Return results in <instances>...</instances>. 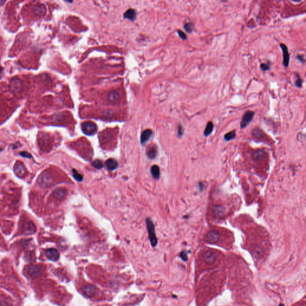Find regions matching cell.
Masks as SVG:
<instances>
[{
  "label": "cell",
  "mask_w": 306,
  "mask_h": 306,
  "mask_svg": "<svg viewBox=\"0 0 306 306\" xmlns=\"http://www.w3.org/2000/svg\"><path fill=\"white\" fill-rule=\"evenodd\" d=\"M236 136V130H232V131H231V132H228V133H227V134L225 135V140L227 141L232 140L234 138H235Z\"/></svg>",
  "instance_id": "cell-23"
},
{
  "label": "cell",
  "mask_w": 306,
  "mask_h": 306,
  "mask_svg": "<svg viewBox=\"0 0 306 306\" xmlns=\"http://www.w3.org/2000/svg\"><path fill=\"white\" fill-rule=\"evenodd\" d=\"M255 113L252 111H247L244 114L241 122H240V127L242 129L245 128L253 120L254 117Z\"/></svg>",
  "instance_id": "cell-5"
},
{
  "label": "cell",
  "mask_w": 306,
  "mask_h": 306,
  "mask_svg": "<svg viewBox=\"0 0 306 306\" xmlns=\"http://www.w3.org/2000/svg\"><path fill=\"white\" fill-rule=\"evenodd\" d=\"M280 47L283 52V65L286 68H287L289 66L290 61V55L288 48L284 43H281Z\"/></svg>",
  "instance_id": "cell-7"
},
{
  "label": "cell",
  "mask_w": 306,
  "mask_h": 306,
  "mask_svg": "<svg viewBox=\"0 0 306 306\" xmlns=\"http://www.w3.org/2000/svg\"><path fill=\"white\" fill-rule=\"evenodd\" d=\"M82 131L87 135H93L97 132V126L92 122H86L82 124Z\"/></svg>",
  "instance_id": "cell-2"
},
{
  "label": "cell",
  "mask_w": 306,
  "mask_h": 306,
  "mask_svg": "<svg viewBox=\"0 0 306 306\" xmlns=\"http://www.w3.org/2000/svg\"><path fill=\"white\" fill-rule=\"evenodd\" d=\"M120 95L117 92H112L108 95V100L111 102H116L119 101Z\"/></svg>",
  "instance_id": "cell-21"
},
{
  "label": "cell",
  "mask_w": 306,
  "mask_h": 306,
  "mask_svg": "<svg viewBox=\"0 0 306 306\" xmlns=\"http://www.w3.org/2000/svg\"><path fill=\"white\" fill-rule=\"evenodd\" d=\"M96 291V288L95 286L89 284L85 286L82 289L83 294L87 297H92L95 295Z\"/></svg>",
  "instance_id": "cell-9"
},
{
  "label": "cell",
  "mask_w": 306,
  "mask_h": 306,
  "mask_svg": "<svg viewBox=\"0 0 306 306\" xmlns=\"http://www.w3.org/2000/svg\"><path fill=\"white\" fill-rule=\"evenodd\" d=\"M146 223L147 230H148L149 239H150L151 244L152 245V246L154 247L157 244V239L156 232H155L154 225L152 220H150V218H148L146 220Z\"/></svg>",
  "instance_id": "cell-1"
},
{
  "label": "cell",
  "mask_w": 306,
  "mask_h": 306,
  "mask_svg": "<svg viewBox=\"0 0 306 306\" xmlns=\"http://www.w3.org/2000/svg\"><path fill=\"white\" fill-rule=\"evenodd\" d=\"M34 13L39 17H43L46 13V8L43 4H37L34 8Z\"/></svg>",
  "instance_id": "cell-13"
},
{
  "label": "cell",
  "mask_w": 306,
  "mask_h": 306,
  "mask_svg": "<svg viewBox=\"0 0 306 306\" xmlns=\"http://www.w3.org/2000/svg\"><path fill=\"white\" fill-rule=\"evenodd\" d=\"M21 155L22 156L24 157H26V158H31V154H29V153H27V152H22L21 153Z\"/></svg>",
  "instance_id": "cell-33"
},
{
  "label": "cell",
  "mask_w": 306,
  "mask_h": 306,
  "mask_svg": "<svg viewBox=\"0 0 306 306\" xmlns=\"http://www.w3.org/2000/svg\"><path fill=\"white\" fill-rule=\"evenodd\" d=\"M45 255L47 258L53 261H56L59 258V253L55 249H49L45 252Z\"/></svg>",
  "instance_id": "cell-8"
},
{
  "label": "cell",
  "mask_w": 306,
  "mask_h": 306,
  "mask_svg": "<svg viewBox=\"0 0 306 306\" xmlns=\"http://www.w3.org/2000/svg\"><path fill=\"white\" fill-rule=\"evenodd\" d=\"M52 181L53 179L52 177L47 173H42L37 179V184L40 187L44 188L49 187L52 184Z\"/></svg>",
  "instance_id": "cell-3"
},
{
  "label": "cell",
  "mask_w": 306,
  "mask_h": 306,
  "mask_svg": "<svg viewBox=\"0 0 306 306\" xmlns=\"http://www.w3.org/2000/svg\"><path fill=\"white\" fill-rule=\"evenodd\" d=\"M212 212H213L214 217H215L217 218L221 217L222 216H223L224 215V207L221 205H216L213 208Z\"/></svg>",
  "instance_id": "cell-14"
},
{
  "label": "cell",
  "mask_w": 306,
  "mask_h": 306,
  "mask_svg": "<svg viewBox=\"0 0 306 306\" xmlns=\"http://www.w3.org/2000/svg\"><path fill=\"white\" fill-rule=\"evenodd\" d=\"M14 172L17 176L22 177L25 175L26 170L23 164L21 162H18L15 165Z\"/></svg>",
  "instance_id": "cell-12"
},
{
  "label": "cell",
  "mask_w": 306,
  "mask_h": 306,
  "mask_svg": "<svg viewBox=\"0 0 306 306\" xmlns=\"http://www.w3.org/2000/svg\"><path fill=\"white\" fill-rule=\"evenodd\" d=\"M136 13L134 9H129L124 14V17L130 21H134L136 19Z\"/></svg>",
  "instance_id": "cell-18"
},
{
  "label": "cell",
  "mask_w": 306,
  "mask_h": 306,
  "mask_svg": "<svg viewBox=\"0 0 306 306\" xmlns=\"http://www.w3.org/2000/svg\"><path fill=\"white\" fill-rule=\"evenodd\" d=\"M151 174L154 179L157 180L159 178L160 175V168L158 166H157V165L153 166L151 169Z\"/></svg>",
  "instance_id": "cell-19"
},
{
  "label": "cell",
  "mask_w": 306,
  "mask_h": 306,
  "mask_svg": "<svg viewBox=\"0 0 306 306\" xmlns=\"http://www.w3.org/2000/svg\"><path fill=\"white\" fill-rule=\"evenodd\" d=\"M177 32L180 36V37L181 39H182L183 40H185L187 39V36L186 35V34L184 33V32H183L182 31H180V30H178L177 31Z\"/></svg>",
  "instance_id": "cell-30"
},
{
  "label": "cell",
  "mask_w": 306,
  "mask_h": 306,
  "mask_svg": "<svg viewBox=\"0 0 306 306\" xmlns=\"http://www.w3.org/2000/svg\"><path fill=\"white\" fill-rule=\"evenodd\" d=\"M297 59L301 62L302 63H304L305 62V59H304V56L303 55H298L297 56Z\"/></svg>",
  "instance_id": "cell-34"
},
{
  "label": "cell",
  "mask_w": 306,
  "mask_h": 306,
  "mask_svg": "<svg viewBox=\"0 0 306 306\" xmlns=\"http://www.w3.org/2000/svg\"><path fill=\"white\" fill-rule=\"evenodd\" d=\"M295 86L297 87H298V88L302 87L303 81H302V79H301V77H300V76L299 75H298V76H297V79L295 81Z\"/></svg>",
  "instance_id": "cell-27"
},
{
  "label": "cell",
  "mask_w": 306,
  "mask_h": 306,
  "mask_svg": "<svg viewBox=\"0 0 306 306\" xmlns=\"http://www.w3.org/2000/svg\"><path fill=\"white\" fill-rule=\"evenodd\" d=\"M204 261L209 264L214 263L216 260L215 254L212 251H207L203 254Z\"/></svg>",
  "instance_id": "cell-11"
},
{
  "label": "cell",
  "mask_w": 306,
  "mask_h": 306,
  "mask_svg": "<svg viewBox=\"0 0 306 306\" xmlns=\"http://www.w3.org/2000/svg\"><path fill=\"white\" fill-rule=\"evenodd\" d=\"M36 228L34 224L32 222L25 223L23 227V233L26 235L32 234L35 232Z\"/></svg>",
  "instance_id": "cell-10"
},
{
  "label": "cell",
  "mask_w": 306,
  "mask_h": 306,
  "mask_svg": "<svg viewBox=\"0 0 306 306\" xmlns=\"http://www.w3.org/2000/svg\"><path fill=\"white\" fill-rule=\"evenodd\" d=\"M66 193H67V192L65 189L59 188H56L53 191V194L55 198L58 199H62L66 196Z\"/></svg>",
  "instance_id": "cell-16"
},
{
  "label": "cell",
  "mask_w": 306,
  "mask_h": 306,
  "mask_svg": "<svg viewBox=\"0 0 306 306\" xmlns=\"http://www.w3.org/2000/svg\"><path fill=\"white\" fill-rule=\"evenodd\" d=\"M264 154V152L262 151H257L254 153V157L257 159H259L260 157H263V156Z\"/></svg>",
  "instance_id": "cell-28"
},
{
  "label": "cell",
  "mask_w": 306,
  "mask_h": 306,
  "mask_svg": "<svg viewBox=\"0 0 306 306\" xmlns=\"http://www.w3.org/2000/svg\"><path fill=\"white\" fill-rule=\"evenodd\" d=\"M23 87V83L18 78L13 79L10 82V90L14 93H19Z\"/></svg>",
  "instance_id": "cell-4"
},
{
  "label": "cell",
  "mask_w": 306,
  "mask_h": 306,
  "mask_svg": "<svg viewBox=\"0 0 306 306\" xmlns=\"http://www.w3.org/2000/svg\"><path fill=\"white\" fill-rule=\"evenodd\" d=\"M153 135V131L151 129H146L143 132L141 135V142L144 144L150 139Z\"/></svg>",
  "instance_id": "cell-15"
},
{
  "label": "cell",
  "mask_w": 306,
  "mask_h": 306,
  "mask_svg": "<svg viewBox=\"0 0 306 306\" xmlns=\"http://www.w3.org/2000/svg\"><path fill=\"white\" fill-rule=\"evenodd\" d=\"M220 234L215 230H211L209 231L206 236V240L207 242L210 244H215L220 240Z\"/></svg>",
  "instance_id": "cell-6"
},
{
  "label": "cell",
  "mask_w": 306,
  "mask_h": 306,
  "mask_svg": "<svg viewBox=\"0 0 306 306\" xmlns=\"http://www.w3.org/2000/svg\"><path fill=\"white\" fill-rule=\"evenodd\" d=\"M93 166L96 169H101L102 167V163L99 160H96L93 163Z\"/></svg>",
  "instance_id": "cell-29"
},
{
  "label": "cell",
  "mask_w": 306,
  "mask_h": 306,
  "mask_svg": "<svg viewBox=\"0 0 306 306\" xmlns=\"http://www.w3.org/2000/svg\"><path fill=\"white\" fill-rule=\"evenodd\" d=\"M214 129V123L212 122H209L207 123L206 128L204 129V135L205 136H208L210 135Z\"/></svg>",
  "instance_id": "cell-20"
},
{
  "label": "cell",
  "mask_w": 306,
  "mask_h": 306,
  "mask_svg": "<svg viewBox=\"0 0 306 306\" xmlns=\"http://www.w3.org/2000/svg\"><path fill=\"white\" fill-rule=\"evenodd\" d=\"M270 67H271V63L270 62H268L266 63H261V65H260V68L261 69L264 71H268L270 69Z\"/></svg>",
  "instance_id": "cell-26"
},
{
  "label": "cell",
  "mask_w": 306,
  "mask_h": 306,
  "mask_svg": "<svg viewBox=\"0 0 306 306\" xmlns=\"http://www.w3.org/2000/svg\"><path fill=\"white\" fill-rule=\"evenodd\" d=\"M147 156L150 159H154L156 156V150L154 147H151L147 152Z\"/></svg>",
  "instance_id": "cell-24"
},
{
  "label": "cell",
  "mask_w": 306,
  "mask_h": 306,
  "mask_svg": "<svg viewBox=\"0 0 306 306\" xmlns=\"http://www.w3.org/2000/svg\"><path fill=\"white\" fill-rule=\"evenodd\" d=\"M105 164L108 169L111 170H113L118 167V162L114 159H108L105 162Z\"/></svg>",
  "instance_id": "cell-17"
},
{
  "label": "cell",
  "mask_w": 306,
  "mask_h": 306,
  "mask_svg": "<svg viewBox=\"0 0 306 306\" xmlns=\"http://www.w3.org/2000/svg\"><path fill=\"white\" fill-rule=\"evenodd\" d=\"M180 257H181V258H182L184 261H186L188 260L187 254V252H186L185 251H183V252H182L181 253V254H180Z\"/></svg>",
  "instance_id": "cell-32"
},
{
  "label": "cell",
  "mask_w": 306,
  "mask_h": 306,
  "mask_svg": "<svg viewBox=\"0 0 306 306\" xmlns=\"http://www.w3.org/2000/svg\"><path fill=\"white\" fill-rule=\"evenodd\" d=\"M72 173H73V177L77 181H82V177L80 173H79L76 169L72 170Z\"/></svg>",
  "instance_id": "cell-25"
},
{
  "label": "cell",
  "mask_w": 306,
  "mask_h": 306,
  "mask_svg": "<svg viewBox=\"0 0 306 306\" xmlns=\"http://www.w3.org/2000/svg\"><path fill=\"white\" fill-rule=\"evenodd\" d=\"M184 131V128H183V126L181 125V124H180L179 126H178V136H182L183 135Z\"/></svg>",
  "instance_id": "cell-31"
},
{
  "label": "cell",
  "mask_w": 306,
  "mask_h": 306,
  "mask_svg": "<svg viewBox=\"0 0 306 306\" xmlns=\"http://www.w3.org/2000/svg\"><path fill=\"white\" fill-rule=\"evenodd\" d=\"M279 306H284V304H280V305H279Z\"/></svg>",
  "instance_id": "cell-35"
},
{
  "label": "cell",
  "mask_w": 306,
  "mask_h": 306,
  "mask_svg": "<svg viewBox=\"0 0 306 306\" xmlns=\"http://www.w3.org/2000/svg\"><path fill=\"white\" fill-rule=\"evenodd\" d=\"M184 28L187 32H188V34H191L194 29V25L192 22H187L184 24Z\"/></svg>",
  "instance_id": "cell-22"
}]
</instances>
